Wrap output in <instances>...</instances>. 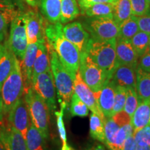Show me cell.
I'll use <instances>...</instances> for the list:
<instances>
[{"label": "cell", "mask_w": 150, "mask_h": 150, "mask_svg": "<svg viewBox=\"0 0 150 150\" xmlns=\"http://www.w3.org/2000/svg\"><path fill=\"white\" fill-rule=\"evenodd\" d=\"M16 59L8 40L0 44V91L4 81L13 68Z\"/></svg>", "instance_id": "obj_19"}, {"label": "cell", "mask_w": 150, "mask_h": 150, "mask_svg": "<svg viewBox=\"0 0 150 150\" xmlns=\"http://www.w3.org/2000/svg\"><path fill=\"white\" fill-rule=\"evenodd\" d=\"M8 42L15 56L21 62L28 45L24 14H17L12 20Z\"/></svg>", "instance_id": "obj_8"}, {"label": "cell", "mask_w": 150, "mask_h": 150, "mask_svg": "<svg viewBox=\"0 0 150 150\" xmlns=\"http://www.w3.org/2000/svg\"><path fill=\"white\" fill-rule=\"evenodd\" d=\"M74 91L79 97L81 100L88 106V109L91 110L93 113L99 115L102 120H106V117H104V114L100 110L99 105L97 104L94 93L82 79L79 70L75 76Z\"/></svg>", "instance_id": "obj_12"}, {"label": "cell", "mask_w": 150, "mask_h": 150, "mask_svg": "<svg viewBox=\"0 0 150 150\" xmlns=\"http://www.w3.org/2000/svg\"><path fill=\"white\" fill-rule=\"evenodd\" d=\"M115 85L110 80H108L99 91L94 93L99 108L102 110L104 117L110 118L112 116L115 95Z\"/></svg>", "instance_id": "obj_15"}, {"label": "cell", "mask_w": 150, "mask_h": 150, "mask_svg": "<svg viewBox=\"0 0 150 150\" xmlns=\"http://www.w3.org/2000/svg\"><path fill=\"white\" fill-rule=\"evenodd\" d=\"M138 99L136 88H127L126 101H125L124 110L131 117L135 110L138 107Z\"/></svg>", "instance_id": "obj_33"}, {"label": "cell", "mask_w": 150, "mask_h": 150, "mask_svg": "<svg viewBox=\"0 0 150 150\" xmlns=\"http://www.w3.org/2000/svg\"><path fill=\"white\" fill-rule=\"evenodd\" d=\"M64 36L78 49L80 54L86 52L90 34L81 22H74L63 27Z\"/></svg>", "instance_id": "obj_13"}, {"label": "cell", "mask_w": 150, "mask_h": 150, "mask_svg": "<svg viewBox=\"0 0 150 150\" xmlns=\"http://www.w3.org/2000/svg\"><path fill=\"white\" fill-rule=\"evenodd\" d=\"M137 145L150 147V125H147L134 134Z\"/></svg>", "instance_id": "obj_37"}, {"label": "cell", "mask_w": 150, "mask_h": 150, "mask_svg": "<svg viewBox=\"0 0 150 150\" xmlns=\"http://www.w3.org/2000/svg\"><path fill=\"white\" fill-rule=\"evenodd\" d=\"M28 44L46 40L45 27L42 16L36 11L24 13Z\"/></svg>", "instance_id": "obj_11"}, {"label": "cell", "mask_w": 150, "mask_h": 150, "mask_svg": "<svg viewBox=\"0 0 150 150\" xmlns=\"http://www.w3.org/2000/svg\"><path fill=\"white\" fill-rule=\"evenodd\" d=\"M131 45L138 57H141L148 50L150 41L149 33L139 31L130 40Z\"/></svg>", "instance_id": "obj_30"}, {"label": "cell", "mask_w": 150, "mask_h": 150, "mask_svg": "<svg viewBox=\"0 0 150 150\" xmlns=\"http://www.w3.org/2000/svg\"><path fill=\"white\" fill-rule=\"evenodd\" d=\"M137 20L140 31L150 34V11L142 16H137Z\"/></svg>", "instance_id": "obj_39"}, {"label": "cell", "mask_w": 150, "mask_h": 150, "mask_svg": "<svg viewBox=\"0 0 150 150\" xmlns=\"http://www.w3.org/2000/svg\"><path fill=\"white\" fill-rule=\"evenodd\" d=\"M148 1H149V2L150 3V0H148Z\"/></svg>", "instance_id": "obj_50"}, {"label": "cell", "mask_w": 150, "mask_h": 150, "mask_svg": "<svg viewBox=\"0 0 150 150\" xmlns=\"http://www.w3.org/2000/svg\"><path fill=\"white\" fill-rule=\"evenodd\" d=\"M60 104H61V110L59 111L56 110L54 113L56 116L58 131H59V136L62 141L61 150H72V147L67 143L66 131H65L64 121H63V112H64V109L67 107V106L65 103L61 102Z\"/></svg>", "instance_id": "obj_31"}, {"label": "cell", "mask_w": 150, "mask_h": 150, "mask_svg": "<svg viewBox=\"0 0 150 150\" xmlns=\"http://www.w3.org/2000/svg\"><path fill=\"white\" fill-rule=\"evenodd\" d=\"M7 123L20 131L25 138L31 123L29 108L24 97L19 99L7 113Z\"/></svg>", "instance_id": "obj_10"}, {"label": "cell", "mask_w": 150, "mask_h": 150, "mask_svg": "<svg viewBox=\"0 0 150 150\" xmlns=\"http://www.w3.org/2000/svg\"><path fill=\"white\" fill-rule=\"evenodd\" d=\"M119 33L117 38L130 40L131 38L140 31L137 16H131L119 26Z\"/></svg>", "instance_id": "obj_26"}, {"label": "cell", "mask_w": 150, "mask_h": 150, "mask_svg": "<svg viewBox=\"0 0 150 150\" xmlns=\"http://www.w3.org/2000/svg\"><path fill=\"white\" fill-rule=\"evenodd\" d=\"M116 39L101 40L91 37L85 52L92 61L107 74L108 80L119 65L115 52Z\"/></svg>", "instance_id": "obj_2"}, {"label": "cell", "mask_w": 150, "mask_h": 150, "mask_svg": "<svg viewBox=\"0 0 150 150\" xmlns=\"http://www.w3.org/2000/svg\"><path fill=\"white\" fill-rule=\"evenodd\" d=\"M50 70H51V68H50V53H49V49L47 41L44 40L39 43L36 57H35L33 67L32 79H34L37 75L40 74L41 73L45 72Z\"/></svg>", "instance_id": "obj_20"}, {"label": "cell", "mask_w": 150, "mask_h": 150, "mask_svg": "<svg viewBox=\"0 0 150 150\" xmlns=\"http://www.w3.org/2000/svg\"><path fill=\"white\" fill-rule=\"evenodd\" d=\"M115 52L119 64L126 65L136 69L138 67L139 57L129 40L117 38Z\"/></svg>", "instance_id": "obj_16"}, {"label": "cell", "mask_w": 150, "mask_h": 150, "mask_svg": "<svg viewBox=\"0 0 150 150\" xmlns=\"http://www.w3.org/2000/svg\"><path fill=\"white\" fill-rule=\"evenodd\" d=\"M3 117H4V113H3V109H2V104H1V97H0V122L2 121Z\"/></svg>", "instance_id": "obj_46"}, {"label": "cell", "mask_w": 150, "mask_h": 150, "mask_svg": "<svg viewBox=\"0 0 150 150\" xmlns=\"http://www.w3.org/2000/svg\"><path fill=\"white\" fill-rule=\"evenodd\" d=\"M127 97V88L122 86H115V95L112 108V115H115L117 112L122 111L125 107V101Z\"/></svg>", "instance_id": "obj_34"}, {"label": "cell", "mask_w": 150, "mask_h": 150, "mask_svg": "<svg viewBox=\"0 0 150 150\" xmlns=\"http://www.w3.org/2000/svg\"><path fill=\"white\" fill-rule=\"evenodd\" d=\"M120 128V127L112 119V117L106 118L104 122L105 145L107 146L112 142L114 136Z\"/></svg>", "instance_id": "obj_35"}, {"label": "cell", "mask_w": 150, "mask_h": 150, "mask_svg": "<svg viewBox=\"0 0 150 150\" xmlns=\"http://www.w3.org/2000/svg\"><path fill=\"white\" fill-rule=\"evenodd\" d=\"M132 16V10L129 0H117L113 4L112 18L118 26Z\"/></svg>", "instance_id": "obj_25"}, {"label": "cell", "mask_w": 150, "mask_h": 150, "mask_svg": "<svg viewBox=\"0 0 150 150\" xmlns=\"http://www.w3.org/2000/svg\"><path fill=\"white\" fill-rule=\"evenodd\" d=\"M113 4H96L82 9L81 12L88 17H111L112 18Z\"/></svg>", "instance_id": "obj_28"}, {"label": "cell", "mask_w": 150, "mask_h": 150, "mask_svg": "<svg viewBox=\"0 0 150 150\" xmlns=\"http://www.w3.org/2000/svg\"><path fill=\"white\" fill-rule=\"evenodd\" d=\"M132 10V15L140 16L150 11V3L148 0H129Z\"/></svg>", "instance_id": "obj_36"}, {"label": "cell", "mask_w": 150, "mask_h": 150, "mask_svg": "<svg viewBox=\"0 0 150 150\" xmlns=\"http://www.w3.org/2000/svg\"><path fill=\"white\" fill-rule=\"evenodd\" d=\"M137 144L135 140L134 134L127 137L125 140L122 150H136Z\"/></svg>", "instance_id": "obj_43"}, {"label": "cell", "mask_w": 150, "mask_h": 150, "mask_svg": "<svg viewBox=\"0 0 150 150\" xmlns=\"http://www.w3.org/2000/svg\"><path fill=\"white\" fill-rule=\"evenodd\" d=\"M45 37L48 45L54 50L65 68L74 76L79 68L81 54L78 49L64 36L61 22L45 27Z\"/></svg>", "instance_id": "obj_1"}, {"label": "cell", "mask_w": 150, "mask_h": 150, "mask_svg": "<svg viewBox=\"0 0 150 150\" xmlns=\"http://www.w3.org/2000/svg\"><path fill=\"white\" fill-rule=\"evenodd\" d=\"M72 150H74V149H72Z\"/></svg>", "instance_id": "obj_51"}, {"label": "cell", "mask_w": 150, "mask_h": 150, "mask_svg": "<svg viewBox=\"0 0 150 150\" xmlns=\"http://www.w3.org/2000/svg\"><path fill=\"white\" fill-rule=\"evenodd\" d=\"M147 51L150 52V41H149V47H148V50Z\"/></svg>", "instance_id": "obj_49"}, {"label": "cell", "mask_w": 150, "mask_h": 150, "mask_svg": "<svg viewBox=\"0 0 150 150\" xmlns=\"http://www.w3.org/2000/svg\"><path fill=\"white\" fill-rule=\"evenodd\" d=\"M24 1L31 6L36 7L40 4V0H24Z\"/></svg>", "instance_id": "obj_44"}, {"label": "cell", "mask_w": 150, "mask_h": 150, "mask_svg": "<svg viewBox=\"0 0 150 150\" xmlns=\"http://www.w3.org/2000/svg\"><path fill=\"white\" fill-rule=\"evenodd\" d=\"M82 25L91 37L97 40H109L118 37L119 27L111 17H87Z\"/></svg>", "instance_id": "obj_6"}, {"label": "cell", "mask_w": 150, "mask_h": 150, "mask_svg": "<svg viewBox=\"0 0 150 150\" xmlns=\"http://www.w3.org/2000/svg\"><path fill=\"white\" fill-rule=\"evenodd\" d=\"M89 150H106L104 146L100 145V144H97V145L92 147Z\"/></svg>", "instance_id": "obj_45"}, {"label": "cell", "mask_w": 150, "mask_h": 150, "mask_svg": "<svg viewBox=\"0 0 150 150\" xmlns=\"http://www.w3.org/2000/svg\"><path fill=\"white\" fill-rule=\"evenodd\" d=\"M105 120L95 113H92L90 118V134L93 139L98 140L104 144Z\"/></svg>", "instance_id": "obj_29"}, {"label": "cell", "mask_w": 150, "mask_h": 150, "mask_svg": "<svg viewBox=\"0 0 150 150\" xmlns=\"http://www.w3.org/2000/svg\"><path fill=\"white\" fill-rule=\"evenodd\" d=\"M8 16H10L8 13L6 12L2 7H0V42L4 40L6 35L8 20L11 19Z\"/></svg>", "instance_id": "obj_38"}, {"label": "cell", "mask_w": 150, "mask_h": 150, "mask_svg": "<svg viewBox=\"0 0 150 150\" xmlns=\"http://www.w3.org/2000/svg\"><path fill=\"white\" fill-rule=\"evenodd\" d=\"M42 13L51 23L60 22L61 0H40Z\"/></svg>", "instance_id": "obj_23"}, {"label": "cell", "mask_w": 150, "mask_h": 150, "mask_svg": "<svg viewBox=\"0 0 150 150\" xmlns=\"http://www.w3.org/2000/svg\"><path fill=\"white\" fill-rule=\"evenodd\" d=\"M24 98L29 108L31 122L41 131L45 138H47L50 112L47 105L32 87L25 91Z\"/></svg>", "instance_id": "obj_5"}, {"label": "cell", "mask_w": 150, "mask_h": 150, "mask_svg": "<svg viewBox=\"0 0 150 150\" xmlns=\"http://www.w3.org/2000/svg\"><path fill=\"white\" fill-rule=\"evenodd\" d=\"M79 72L93 93L99 91L108 80L107 74L92 61L86 52L81 53Z\"/></svg>", "instance_id": "obj_7"}, {"label": "cell", "mask_w": 150, "mask_h": 150, "mask_svg": "<svg viewBox=\"0 0 150 150\" xmlns=\"http://www.w3.org/2000/svg\"><path fill=\"white\" fill-rule=\"evenodd\" d=\"M50 68L53 75L54 84L57 91L59 102L65 103L67 106L74 93L75 76L72 75L62 64L54 50L48 45Z\"/></svg>", "instance_id": "obj_3"}, {"label": "cell", "mask_w": 150, "mask_h": 150, "mask_svg": "<svg viewBox=\"0 0 150 150\" xmlns=\"http://www.w3.org/2000/svg\"><path fill=\"white\" fill-rule=\"evenodd\" d=\"M136 91L138 102L150 103V73L136 68Z\"/></svg>", "instance_id": "obj_21"}, {"label": "cell", "mask_w": 150, "mask_h": 150, "mask_svg": "<svg viewBox=\"0 0 150 150\" xmlns=\"http://www.w3.org/2000/svg\"><path fill=\"white\" fill-rule=\"evenodd\" d=\"M79 14L76 0H61L60 22L65 24L72 21Z\"/></svg>", "instance_id": "obj_27"}, {"label": "cell", "mask_w": 150, "mask_h": 150, "mask_svg": "<svg viewBox=\"0 0 150 150\" xmlns=\"http://www.w3.org/2000/svg\"><path fill=\"white\" fill-rule=\"evenodd\" d=\"M134 134L147 125H150V103L138 102V107L131 117Z\"/></svg>", "instance_id": "obj_22"}, {"label": "cell", "mask_w": 150, "mask_h": 150, "mask_svg": "<svg viewBox=\"0 0 150 150\" xmlns=\"http://www.w3.org/2000/svg\"><path fill=\"white\" fill-rule=\"evenodd\" d=\"M0 150H6V148L5 145H4V143L1 140H0Z\"/></svg>", "instance_id": "obj_48"}, {"label": "cell", "mask_w": 150, "mask_h": 150, "mask_svg": "<svg viewBox=\"0 0 150 150\" xmlns=\"http://www.w3.org/2000/svg\"><path fill=\"white\" fill-rule=\"evenodd\" d=\"M31 87L44 99L50 111L55 112L56 108V90L51 70L41 73L33 79Z\"/></svg>", "instance_id": "obj_9"}, {"label": "cell", "mask_w": 150, "mask_h": 150, "mask_svg": "<svg viewBox=\"0 0 150 150\" xmlns=\"http://www.w3.org/2000/svg\"><path fill=\"white\" fill-rule=\"evenodd\" d=\"M115 86L136 88V69L126 65L119 64L112 72L110 79Z\"/></svg>", "instance_id": "obj_18"}, {"label": "cell", "mask_w": 150, "mask_h": 150, "mask_svg": "<svg viewBox=\"0 0 150 150\" xmlns=\"http://www.w3.org/2000/svg\"><path fill=\"white\" fill-rule=\"evenodd\" d=\"M70 112L72 116L86 117L89 113L88 106L81 100L76 93H73L70 99Z\"/></svg>", "instance_id": "obj_32"}, {"label": "cell", "mask_w": 150, "mask_h": 150, "mask_svg": "<svg viewBox=\"0 0 150 150\" xmlns=\"http://www.w3.org/2000/svg\"><path fill=\"white\" fill-rule=\"evenodd\" d=\"M24 91V86L21 65L20 61L16 59L13 68L4 81L0 91L4 115H7L17 101L21 98Z\"/></svg>", "instance_id": "obj_4"}, {"label": "cell", "mask_w": 150, "mask_h": 150, "mask_svg": "<svg viewBox=\"0 0 150 150\" xmlns=\"http://www.w3.org/2000/svg\"><path fill=\"white\" fill-rule=\"evenodd\" d=\"M40 42L28 44L23 59L20 63L25 91L31 87L33 67Z\"/></svg>", "instance_id": "obj_17"}, {"label": "cell", "mask_w": 150, "mask_h": 150, "mask_svg": "<svg viewBox=\"0 0 150 150\" xmlns=\"http://www.w3.org/2000/svg\"><path fill=\"white\" fill-rule=\"evenodd\" d=\"M117 0H78V3L79 4L81 9H83L88 7L90 6L96 4L102 3H110L114 4Z\"/></svg>", "instance_id": "obj_42"}, {"label": "cell", "mask_w": 150, "mask_h": 150, "mask_svg": "<svg viewBox=\"0 0 150 150\" xmlns=\"http://www.w3.org/2000/svg\"><path fill=\"white\" fill-rule=\"evenodd\" d=\"M0 140L6 150H29L24 137L8 123L0 122Z\"/></svg>", "instance_id": "obj_14"}, {"label": "cell", "mask_w": 150, "mask_h": 150, "mask_svg": "<svg viewBox=\"0 0 150 150\" xmlns=\"http://www.w3.org/2000/svg\"><path fill=\"white\" fill-rule=\"evenodd\" d=\"M111 117L120 127L125 125H127V124L131 123V117L125 110L117 112V113L112 115Z\"/></svg>", "instance_id": "obj_40"}, {"label": "cell", "mask_w": 150, "mask_h": 150, "mask_svg": "<svg viewBox=\"0 0 150 150\" xmlns=\"http://www.w3.org/2000/svg\"><path fill=\"white\" fill-rule=\"evenodd\" d=\"M45 139L41 131L31 122L25 136L29 150H45Z\"/></svg>", "instance_id": "obj_24"}, {"label": "cell", "mask_w": 150, "mask_h": 150, "mask_svg": "<svg viewBox=\"0 0 150 150\" xmlns=\"http://www.w3.org/2000/svg\"><path fill=\"white\" fill-rule=\"evenodd\" d=\"M136 150H150V147L149 146L137 145Z\"/></svg>", "instance_id": "obj_47"}, {"label": "cell", "mask_w": 150, "mask_h": 150, "mask_svg": "<svg viewBox=\"0 0 150 150\" xmlns=\"http://www.w3.org/2000/svg\"><path fill=\"white\" fill-rule=\"evenodd\" d=\"M138 67L146 72L150 73V52H147L139 58Z\"/></svg>", "instance_id": "obj_41"}]
</instances>
